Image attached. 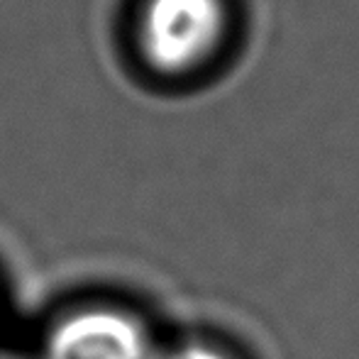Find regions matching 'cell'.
I'll list each match as a JSON object with an SVG mask.
<instances>
[{"mask_svg":"<svg viewBox=\"0 0 359 359\" xmlns=\"http://www.w3.org/2000/svg\"><path fill=\"white\" fill-rule=\"evenodd\" d=\"M161 342L140 313L115 303H86L44 330L37 359H159Z\"/></svg>","mask_w":359,"mask_h":359,"instance_id":"7a4b0ae2","label":"cell"},{"mask_svg":"<svg viewBox=\"0 0 359 359\" xmlns=\"http://www.w3.org/2000/svg\"><path fill=\"white\" fill-rule=\"evenodd\" d=\"M159 359H252L242 347L220 337L196 335L161 347Z\"/></svg>","mask_w":359,"mask_h":359,"instance_id":"3957f363","label":"cell"},{"mask_svg":"<svg viewBox=\"0 0 359 359\" xmlns=\"http://www.w3.org/2000/svg\"><path fill=\"white\" fill-rule=\"evenodd\" d=\"M227 0H144L137 44L144 62L164 76L198 72L227 39Z\"/></svg>","mask_w":359,"mask_h":359,"instance_id":"6da1fadb","label":"cell"}]
</instances>
